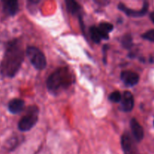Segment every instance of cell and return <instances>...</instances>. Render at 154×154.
<instances>
[{
    "label": "cell",
    "mask_w": 154,
    "mask_h": 154,
    "mask_svg": "<svg viewBox=\"0 0 154 154\" xmlns=\"http://www.w3.org/2000/svg\"><path fill=\"white\" fill-rule=\"evenodd\" d=\"M24 60V51L18 38L9 41L0 64V72L6 78H14L19 72Z\"/></svg>",
    "instance_id": "1"
},
{
    "label": "cell",
    "mask_w": 154,
    "mask_h": 154,
    "mask_svg": "<svg viewBox=\"0 0 154 154\" xmlns=\"http://www.w3.org/2000/svg\"><path fill=\"white\" fill-rule=\"evenodd\" d=\"M75 81L73 73L68 67H60L48 78L47 88L52 94H58L61 90L69 88Z\"/></svg>",
    "instance_id": "2"
},
{
    "label": "cell",
    "mask_w": 154,
    "mask_h": 154,
    "mask_svg": "<svg viewBox=\"0 0 154 154\" xmlns=\"http://www.w3.org/2000/svg\"><path fill=\"white\" fill-rule=\"evenodd\" d=\"M39 110L36 105L29 106L26 114L18 122V129L21 132H27L32 129L38 120Z\"/></svg>",
    "instance_id": "3"
},
{
    "label": "cell",
    "mask_w": 154,
    "mask_h": 154,
    "mask_svg": "<svg viewBox=\"0 0 154 154\" xmlns=\"http://www.w3.org/2000/svg\"><path fill=\"white\" fill-rule=\"evenodd\" d=\"M26 54L28 57L30 63L38 70H42L47 66V60L45 54L38 48L29 46L26 51Z\"/></svg>",
    "instance_id": "4"
},
{
    "label": "cell",
    "mask_w": 154,
    "mask_h": 154,
    "mask_svg": "<svg viewBox=\"0 0 154 154\" xmlns=\"http://www.w3.org/2000/svg\"><path fill=\"white\" fill-rule=\"evenodd\" d=\"M121 146L124 154H140L135 141L128 132H124L122 135Z\"/></svg>",
    "instance_id": "5"
},
{
    "label": "cell",
    "mask_w": 154,
    "mask_h": 154,
    "mask_svg": "<svg viewBox=\"0 0 154 154\" xmlns=\"http://www.w3.org/2000/svg\"><path fill=\"white\" fill-rule=\"evenodd\" d=\"M149 8V3L147 2H144L143 7L141 10H134V9L129 8L126 5H125L123 3H120L118 5V9L120 11L124 12L127 16L129 17H142L147 14V11H148Z\"/></svg>",
    "instance_id": "6"
},
{
    "label": "cell",
    "mask_w": 154,
    "mask_h": 154,
    "mask_svg": "<svg viewBox=\"0 0 154 154\" xmlns=\"http://www.w3.org/2000/svg\"><path fill=\"white\" fill-rule=\"evenodd\" d=\"M120 79L128 87H133L139 82V75L132 71H123L120 74Z\"/></svg>",
    "instance_id": "7"
},
{
    "label": "cell",
    "mask_w": 154,
    "mask_h": 154,
    "mask_svg": "<svg viewBox=\"0 0 154 154\" xmlns=\"http://www.w3.org/2000/svg\"><path fill=\"white\" fill-rule=\"evenodd\" d=\"M121 105L120 108L122 111L125 112H130L132 111L135 105V100H134L133 95L129 91H125L122 96Z\"/></svg>",
    "instance_id": "8"
},
{
    "label": "cell",
    "mask_w": 154,
    "mask_h": 154,
    "mask_svg": "<svg viewBox=\"0 0 154 154\" xmlns=\"http://www.w3.org/2000/svg\"><path fill=\"white\" fill-rule=\"evenodd\" d=\"M2 3L3 12L8 16H14L19 11V3L16 0H4Z\"/></svg>",
    "instance_id": "9"
},
{
    "label": "cell",
    "mask_w": 154,
    "mask_h": 154,
    "mask_svg": "<svg viewBox=\"0 0 154 154\" xmlns=\"http://www.w3.org/2000/svg\"><path fill=\"white\" fill-rule=\"evenodd\" d=\"M130 128L132 135L136 141L140 142L144 138V129L135 118H132L130 120Z\"/></svg>",
    "instance_id": "10"
},
{
    "label": "cell",
    "mask_w": 154,
    "mask_h": 154,
    "mask_svg": "<svg viewBox=\"0 0 154 154\" xmlns=\"http://www.w3.org/2000/svg\"><path fill=\"white\" fill-rule=\"evenodd\" d=\"M25 107V102L21 99H13L8 102V109L12 114H17L22 112Z\"/></svg>",
    "instance_id": "11"
},
{
    "label": "cell",
    "mask_w": 154,
    "mask_h": 154,
    "mask_svg": "<svg viewBox=\"0 0 154 154\" xmlns=\"http://www.w3.org/2000/svg\"><path fill=\"white\" fill-rule=\"evenodd\" d=\"M90 35L95 43L99 44L101 40H107L109 38V35L104 33L99 27L91 26L90 28Z\"/></svg>",
    "instance_id": "12"
},
{
    "label": "cell",
    "mask_w": 154,
    "mask_h": 154,
    "mask_svg": "<svg viewBox=\"0 0 154 154\" xmlns=\"http://www.w3.org/2000/svg\"><path fill=\"white\" fill-rule=\"evenodd\" d=\"M66 7L67 10L70 14L75 16H78L79 18H81V11H82V8L80 5L79 3L74 0H66Z\"/></svg>",
    "instance_id": "13"
},
{
    "label": "cell",
    "mask_w": 154,
    "mask_h": 154,
    "mask_svg": "<svg viewBox=\"0 0 154 154\" xmlns=\"http://www.w3.org/2000/svg\"><path fill=\"white\" fill-rule=\"evenodd\" d=\"M132 36L130 34H126L123 35V37L121 39V43L123 46L125 48L129 49L133 45V42H132Z\"/></svg>",
    "instance_id": "14"
},
{
    "label": "cell",
    "mask_w": 154,
    "mask_h": 154,
    "mask_svg": "<svg viewBox=\"0 0 154 154\" xmlns=\"http://www.w3.org/2000/svg\"><path fill=\"white\" fill-rule=\"evenodd\" d=\"M99 29L103 32L104 33L107 35H109V33L111 32H112L113 29H114V26L112 25L110 23H106V22H102L99 24Z\"/></svg>",
    "instance_id": "15"
},
{
    "label": "cell",
    "mask_w": 154,
    "mask_h": 154,
    "mask_svg": "<svg viewBox=\"0 0 154 154\" xmlns=\"http://www.w3.org/2000/svg\"><path fill=\"white\" fill-rule=\"evenodd\" d=\"M108 99L114 103H118V102H121L122 95L119 91H114L109 95Z\"/></svg>",
    "instance_id": "16"
},
{
    "label": "cell",
    "mask_w": 154,
    "mask_h": 154,
    "mask_svg": "<svg viewBox=\"0 0 154 154\" xmlns=\"http://www.w3.org/2000/svg\"><path fill=\"white\" fill-rule=\"evenodd\" d=\"M141 37H142V38L145 39V40L154 42V29L148 30L147 32H144V34H142Z\"/></svg>",
    "instance_id": "17"
},
{
    "label": "cell",
    "mask_w": 154,
    "mask_h": 154,
    "mask_svg": "<svg viewBox=\"0 0 154 154\" xmlns=\"http://www.w3.org/2000/svg\"><path fill=\"white\" fill-rule=\"evenodd\" d=\"M108 45H104V47H103L104 62H105V63H106V58H105V56H106V50H108Z\"/></svg>",
    "instance_id": "18"
},
{
    "label": "cell",
    "mask_w": 154,
    "mask_h": 154,
    "mask_svg": "<svg viewBox=\"0 0 154 154\" xmlns=\"http://www.w3.org/2000/svg\"><path fill=\"white\" fill-rule=\"evenodd\" d=\"M150 19L151 20L152 22H153V23H154V11L151 12V13H150Z\"/></svg>",
    "instance_id": "19"
},
{
    "label": "cell",
    "mask_w": 154,
    "mask_h": 154,
    "mask_svg": "<svg viewBox=\"0 0 154 154\" xmlns=\"http://www.w3.org/2000/svg\"><path fill=\"white\" fill-rule=\"evenodd\" d=\"M153 125H154V120H153Z\"/></svg>",
    "instance_id": "20"
}]
</instances>
